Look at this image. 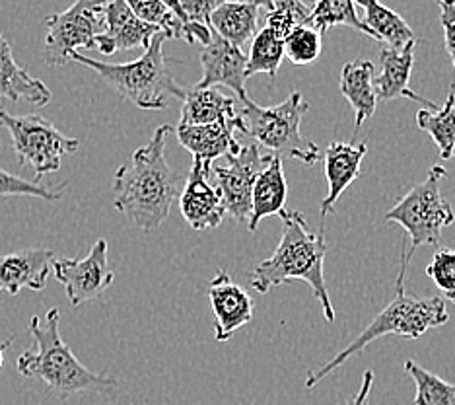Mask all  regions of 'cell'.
Returning a JSON list of instances; mask_svg holds the SVG:
<instances>
[{
	"label": "cell",
	"instance_id": "obj_31",
	"mask_svg": "<svg viewBox=\"0 0 455 405\" xmlns=\"http://www.w3.org/2000/svg\"><path fill=\"white\" fill-rule=\"evenodd\" d=\"M323 51V34L314 26H302L284 37V55L294 65H309L315 62Z\"/></svg>",
	"mask_w": 455,
	"mask_h": 405
},
{
	"label": "cell",
	"instance_id": "obj_19",
	"mask_svg": "<svg viewBox=\"0 0 455 405\" xmlns=\"http://www.w3.org/2000/svg\"><path fill=\"white\" fill-rule=\"evenodd\" d=\"M368 152V142L362 141L360 144L353 142H343L335 141L331 142L325 154V178H327V195L323 197L322 207H319V213L322 218H327L335 209V203L340 195H343L350 185L358 180L360 175V166L364 156Z\"/></svg>",
	"mask_w": 455,
	"mask_h": 405
},
{
	"label": "cell",
	"instance_id": "obj_34",
	"mask_svg": "<svg viewBox=\"0 0 455 405\" xmlns=\"http://www.w3.org/2000/svg\"><path fill=\"white\" fill-rule=\"evenodd\" d=\"M125 3L132 10V14L142 20L144 24L160 28L165 34H170L172 39L178 34L180 24H183L160 3V0H125Z\"/></svg>",
	"mask_w": 455,
	"mask_h": 405
},
{
	"label": "cell",
	"instance_id": "obj_8",
	"mask_svg": "<svg viewBox=\"0 0 455 405\" xmlns=\"http://www.w3.org/2000/svg\"><path fill=\"white\" fill-rule=\"evenodd\" d=\"M0 127L10 133L20 164L32 166L36 180L60 170L63 156L76 152L80 147V141L67 137L53 123L37 113L12 116L0 108Z\"/></svg>",
	"mask_w": 455,
	"mask_h": 405
},
{
	"label": "cell",
	"instance_id": "obj_40",
	"mask_svg": "<svg viewBox=\"0 0 455 405\" xmlns=\"http://www.w3.org/2000/svg\"><path fill=\"white\" fill-rule=\"evenodd\" d=\"M6 347H8V341H6V343H3V345H0V369H3V362H4V351H6Z\"/></svg>",
	"mask_w": 455,
	"mask_h": 405
},
{
	"label": "cell",
	"instance_id": "obj_37",
	"mask_svg": "<svg viewBox=\"0 0 455 405\" xmlns=\"http://www.w3.org/2000/svg\"><path fill=\"white\" fill-rule=\"evenodd\" d=\"M371 386H374V372L366 370L364 378H362V384H360V390L356 392V396L350 401H347L345 405H370Z\"/></svg>",
	"mask_w": 455,
	"mask_h": 405
},
{
	"label": "cell",
	"instance_id": "obj_35",
	"mask_svg": "<svg viewBox=\"0 0 455 405\" xmlns=\"http://www.w3.org/2000/svg\"><path fill=\"white\" fill-rule=\"evenodd\" d=\"M224 0H180L181 10L189 24L211 26V16Z\"/></svg>",
	"mask_w": 455,
	"mask_h": 405
},
{
	"label": "cell",
	"instance_id": "obj_30",
	"mask_svg": "<svg viewBox=\"0 0 455 405\" xmlns=\"http://www.w3.org/2000/svg\"><path fill=\"white\" fill-rule=\"evenodd\" d=\"M302 26H312V8L302 0H273V10L267 12L265 28L284 39Z\"/></svg>",
	"mask_w": 455,
	"mask_h": 405
},
{
	"label": "cell",
	"instance_id": "obj_26",
	"mask_svg": "<svg viewBox=\"0 0 455 405\" xmlns=\"http://www.w3.org/2000/svg\"><path fill=\"white\" fill-rule=\"evenodd\" d=\"M419 129L430 134V139L436 144L440 158L450 160L455 156V82L450 88L448 100L436 111L419 109L417 113Z\"/></svg>",
	"mask_w": 455,
	"mask_h": 405
},
{
	"label": "cell",
	"instance_id": "obj_11",
	"mask_svg": "<svg viewBox=\"0 0 455 405\" xmlns=\"http://www.w3.org/2000/svg\"><path fill=\"white\" fill-rule=\"evenodd\" d=\"M53 271L72 306L100 298L116 277L108 263V242L103 238L92 246L84 259H55Z\"/></svg>",
	"mask_w": 455,
	"mask_h": 405
},
{
	"label": "cell",
	"instance_id": "obj_1",
	"mask_svg": "<svg viewBox=\"0 0 455 405\" xmlns=\"http://www.w3.org/2000/svg\"><path fill=\"white\" fill-rule=\"evenodd\" d=\"M172 125H160L152 139L134 150L113 178V207L142 232H156L168 221L173 203L180 199L185 175L165 160V139Z\"/></svg>",
	"mask_w": 455,
	"mask_h": 405
},
{
	"label": "cell",
	"instance_id": "obj_13",
	"mask_svg": "<svg viewBox=\"0 0 455 405\" xmlns=\"http://www.w3.org/2000/svg\"><path fill=\"white\" fill-rule=\"evenodd\" d=\"M162 31L156 26L144 24L132 14L125 0H106L103 4V31L96 37V49L101 55L117 51L147 49L152 37Z\"/></svg>",
	"mask_w": 455,
	"mask_h": 405
},
{
	"label": "cell",
	"instance_id": "obj_3",
	"mask_svg": "<svg viewBox=\"0 0 455 405\" xmlns=\"http://www.w3.org/2000/svg\"><path fill=\"white\" fill-rule=\"evenodd\" d=\"M29 334L34 337V349L18 357L16 367L24 378L41 380L59 396H72L80 392H98L113 396L117 392V380L86 369L72 355L60 337V312L51 308L45 318L29 320Z\"/></svg>",
	"mask_w": 455,
	"mask_h": 405
},
{
	"label": "cell",
	"instance_id": "obj_18",
	"mask_svg": "<svg viewBox=\"0 0 455 405\" xmlns=\"http://www.w3.org/2000/svg\"><path fill=\"white\" fill-rule=\"evenodd\" d=\"M53 262L55 254L47 247H29L0 255V290L12 296L22 288L44 290Z\"/></svg>",
	"mask_w": 455,
	"mask_h": 405
},
{
	"label": "cell",
	"instance_id": "obj_29",
	"mask_svg": "<svg viewBox=\"0 0 455 405\" xmlns=\"http://www.w3.org/2000/svg\"><path fill=\"white\" fill-rule=\"evenodd\" d=\"M405 370L417 386L412 405H455V384L442 380L436 374L417 365L415 360H407Z\"/></svg>",
	"mask_w": 455,
	"mask_h": 405
},
{
	"label": "cell",
	"instance_id": "obj_6",
	"mask_svg": "<svg viewBox=\"0 0 455 405\" xmlns=\"http://www.w3.org/2000/svg\"><path fill=\"white\" fill-rule=\"evenodd\" d=\"M307 109L309 103L299 92H292L284 101L268 108L250 98L237 101V116L242 119L243 134H250L261 149L278 158H292L314 166L322 160L319 147L299 131Z\"/></svg>",
	"mask_w": 455,
	"mask_h": 405
},
{
	"label": "cell",
	"instance_id": "obj_25",
	"mask_svg": "<svg viewBox=\"0 0 455 405\" xmlns=\"http://www.w3.org/2000/svg\"><path fill=\"white\" fill-rule=\"evenodd\" d=\"M259 8L242 3H222L211 16V28L228 44L242 49L255 37Z\"/></svg>",
	"mask_w": 455,
	"mask_h": 405
},
{
	"label": "cell",
	"instance_id": "obj_9",
	"mask_svg": "<svg viewBox=\"0 0 455 405\" xmlns=\"http://www.w3.org/2000/svg\"><path fill=\"white\" fill-rule=\"evenodd\" d=\"M103 4L106 0H76L65 12L45 20L44 59L47 65H67L70 53L96 49V37L103 31Z\"/></svg>",
	"mask_w": 455,
	"mask_h": 405
},
{
	"label": "cell",
	"instance_id": "obj_39",
	"mask_svg": "<svg viewBox=\"0 0 455 405\" xmlns=\"http://www.w3.org/2000/svg\"><path fill=\"white\" fill-rule=\"evenodd\" d=\"M224 3H242V4H251L257 8H265L267 12L273 10V0H224Z\"/></svg>",
	"mask_w": 455,
	"mask_h": 405
},
{
	"label": "cell",
	"instance_id": "obj_2",
	"mask_svg": "<svg viewBox=\"0 0 455 405\" xmlns=\"http://www.w3.org/2000/svg\"><path fill=\"white\" fill-rule=\"evenodd\" d=\"M283 238L275 254L257 265L250 273V285L257 293L267 295L273 288L304 280L322 304L327 321H335V308L325 283L323 263L327 255V242L323 231L314 232L306 216L298 211H283Z\"/></svg>",
	"mask_w": 455,
	"mask_h": 405
},
{
	"label": "cell",
	"instance_id": "obj_23",
	"mask_svg": "<svg viewBox=\"0 0 455 405\" xmlns=\"http://www.w3.org/2000/svg\"><path fill=\"white\" fill-rule=\"evenodd\" d=\"M237 117V100L216 88H183L180 125H211Z\"/></svg>",
	"mask_w": 455,
	"mask_h": 405
},
{
	"label": "cell",
	"instance_id": "obj_4",
	"mask_svg": "<svg viewBox=\"0 0 455 405\" xmlns=\"http://www.w3.org/2000/svg\"><path fill=\"white\" fill-rule=\"evenodd\" d=\"M409 259L403 254L399 275L395 280V298L379 312V314L370 321V324L362 329V334L350 341L348 345L331 359L322 369L312 370L306 378V388H314L315 384L327 378L331 372H335L339 367H343L345 362L358 355L360 351H364L371 341H376L384 336H397L405 339H419L428 329L442 328L448 324V310L446 300L440 296L432 298H415L405 293V275H407Z\"/></svg>",
	"mask_w": 455,
	"mask_h": 405
},
{
	"label": "cell",
	"instance_id": "obj_38",
	"mask_svg": "<svg viewBox=\"0 0 455 405\" xmlns=\"http://www.w3.org/2000/svg\"><path fill=\"white\" fill-rule=\"evenodd\" d=\"M160 3L170 10V12L180 20V22H183V24H189L188 22V18H185V14H183V10H181V4H180V0H160Z\"/></svg>",
	"mask_w": 455,
	"mask_h": 405
},
{
	"label": "cell",
	"instance_id": "obj_28",
	"mask_svg": "<svg viewBox=\"0 0 455 405\" xmlns=\"http://www.w3.org/2000/svg\"><path fill=\"white\" fill-rule=\"evenodd\" d=\"M312 26L319 34H325L333 26H348L360 31V34L371 37L370 29L362 24L356 12L355 0H314Z\"/></svg>",
	"mask_w": 455,
	"mask_h": 405
},
{
	"label": "cell",
	"instance_id": "obj_32",
	"mask_svg": "<svg viewBox=\"0 0 455 405\" xmlns=\"http://www.w3.org/2000/svg\"><path fill=\"white\" fill-rule=\"evenodd\" d=\"M63 185L59 187H45L37 182H28L20 175L10 174L6 170H0V197H34V199L55 203L63 195Z\"/></svg>",
	"mask_w": 455,
	"mask_h": 405
},
{
	"label": "cell",
	"instance_id": "obj_15",
	"mask_svg": "<svg viewBox=\"0 0 455 405\" xmlns=\"http://www.w3.org/2000/svg\"><path fill=\"white\" fill-rule=\"evenodd\" d=\"M209 300L214 314V337L219 343L230 341L237 329L253 320V298L226 271H219L211 280Z\"/></svg>",
	"mask_w": 455,
	"mask_h": 405
},
{
	"label": "cell",
	"instance_id": "obj_5",
	"mask_svg": "<svg viewBox=\"0 0 455 405\" xmlns=\"http://www.w3.org/2000/svg\"><path fill=\"white\" fill-rule=\"evenodd\" d=\"M168 39H172L170 34L158 31L144 53L125 65H111L82 53H70L68 61L94 70L123 100L132 101L137 108L165 109L172 98L181 100L183 96V88L175 85L165 65L168 61L164 57V44Z\"/></svg>",
	"mask_w": 455,
	"mask_h": 405
},
{
	"label": "cell",
	"instance_id": "obj_17",
	"mask_svg": "<svg viewBox=\"0 0 455 405\" xmlns=\"http://www.w3.org/2000/svg\"><path fill=\"white\" fill-rule=\"evenodd\" d=\"M415 44L417 41H411L401 51H393L389 47L379 49V62H381V72L379 77L374 78V90H376V100L378 101H391L399 98H407L420 103L424 109L436 111L440 106L427 100L420 93L412 92L409 88L412 65H415Z\"/></svg>",
	"mask_w": 455,
	"mask_h": 405
},
{
	"label": "cell",
	"instance_id": "obj_16",
	"mask_svg": "<svg viewBox=\"0 0 455 405\" xmlns=\"http://www.w3.org/2000/svg\"><path fill=\"white\" fill-rule=\"evenodd\" d=\"M237 131H243L240 116L211 125H178L175 129L181 147L188 149L195 160L204 164H212L216 158H226L240 150V142L235 141Z\"/></svg>",
	"mask_w": 455,
	"mask_h": 405
},
{
	"label": "cell",
	"instance_id": "obj_14",
	"mask_svg": "<svg viewBox=\"0 0 455 405\" xmlns=\"http://www.w3.org/2000/svg\"><path fill=\"white\" fill-rule=\"evenodd\" d=\"M245 65L247 57L243 55V51L228 44L212 29L211 41L201 49L203 78L196 88L226 86L235 93L237 101H242L247 98Z\"/></svg>",
	"mask_w": 455,
	"mask_h": 405
},
{
	"label": "cell",
	"instance_id": "obj_36",
	"mask_svg": "<svg viewBox=\"0 0 455 405\" xmlns=\"http://www.w3.org/2000/svg\"><path fill=\"white\" fill-rule=\"evenodd\" d=\"M440 6V24L443 29V45L455 70V0H436Z\"/></svg>",
	"mask_w": 455,
	"mask_h": 405
},
{
	"label": "cell",
	"instance_id": "obj_24",
	"mask_svg": "<svg viewBox=\"0 0 455 405\" xmlns=\"http://www.w3.org/2000/svg\"><path fill=\"white\" fill-rule=\"evenodd\" d=\"M355 4L364 10L362 24L370 29L371 39L386 41V47L393 51H401L411 41H415V31L405 20L381 4L379 0H355Z\"/></svg>",
	"mask_w": 455,
	"mask_h": 405
},
{
	"label": "cell",
	"instance_id": "obj_22",
	"mask_svg": "<svg viewBox=\"0 0 455 405\" xmlns=\"http://www.w3.org/2000/svg\"><path fill=\"white\" fill-rule=\"evenodd\" d=\"M288 195V185L283 172V158L273 156L267 168L255 180L253 193H251V213L247 228L255 232L259 228V223L267 216L281 215L284 211Z\"/></svg>",
	"mask_w": 455,
	"mask_h": 405
},
{
	"label": "cell",
	"instance_id": "obj_12",
	"mask_svg": "<svg viewBox=\"0 0 455 405\" xmlns=\"http://www.w3.org/2000/svg\"><path fill=\"white\" fill-rule=\"evenodd\" d=\"M211 164L193 158L191 172L185 175V185L180 195V211L193 231H211L222 221L226 209L216 187L209 182Z\"/></svg>",
	"mask_w": 455,
	"mask_h": 405
},
{
	"label": "cell",
	"instance_id": "obj_20",
	"mask_svg": "<svg viewBox=\"0 0 455 405\" xmlns=\"http://www.w3.org/2000/svg\"><path fill=\"white\" fill-rule=\"evenodd\" d=\"M0 98L26 101L36 108L47 106L53 98V93L44 82L18 65L12 55V45L8 44L3 34H0Z\"/></svg>",
	"mask_w": 455,
	"mask_h": 405
},
{
	"label": "cell",
	"instance_id": "obj_21",
	"mask_svg": "<svg viewBox=\"0 0 455 405\" xmlns=\"http://www.w3.org/2000/svg\"><path fill=\"white\" fill-rule=\"evenodd\" d=\"M376 69L370 61H350L340 70V93L355 109V129L358 131L362 125L374 116L378 100L374 90Z\"/></svg>",
	"mask_w": 455,
	"mask_h": 405
},
{
	"label": "cell",
	"instance_id": "obj_7",
	"mask_svg": "<svg viewBox=\"0 0 455 405\" xmlns=\"http://www.w3.org/2000/svg\"><path fill=\"white\" fill-rule=\"evenodd\" d=\"M443 178H446V170L442 166H432L428 178L412 187L391 211L386 213V221L401 224L411 238L409 254L405 252L409 262L420 246H436L443 228L455 221L451 205L442 195Z\"/></svg>",
	"mask_w": 455,
	"mask_h": 405
},
{
	"label": "cell",
	"instance_id": "obj_10",
	"mask_svg": "<svg viewBox=\"0 0 455 405\" xmlns=\"http://www.w3.org/2000/svg\"><path fill=\"white\" fill-rule=\"evenodd\" d=\"M271 158L273 154L263 152L259 144L253 141L240 147L235 154L226 156V164L211 168L214 187L220 195L224 209L237 223L250 221L255 180L259 178Z\"/></svg>",
	"mask_w": 455,
	"mask_h": 405
},
{
	"label": "cell",
	"instance_id": "obj_33",
	"mask_svg": "<svg viewBox=\"0 0 455 405\" xmlns=\"http://www.w3.org/2000/svg\"><path fill=\"white\" fill-rule=\"evenodd\" d=\"M424 273L438 287L440 293L455 304V249H436Z\"/></svg>",
	"mask_w": 455,
	"mask_h": 405
},
{
	"label": "cell",
	"instance_id": "obj_27",
	"mask_svg": "<svg viewBox=\"0 0 455 405\" xmlns=\"http://www.w3.org/2000/svg\"><path fill=\"white\" fill-rule=\"evenodd\" d=\"M284 57V39L275 36L271 29L263 28L255 34L250 45V57L245 65V78L253 75H268V78H276L278 69Z\"/></svg>",
	"mask_w": 455,
	"mask_h": 405
}]
</instances>
